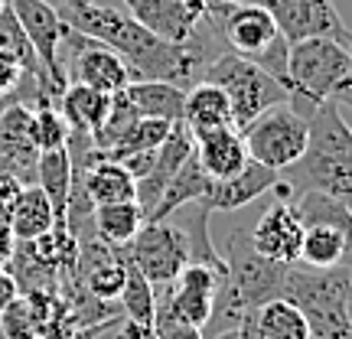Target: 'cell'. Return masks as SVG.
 I'll list each match as a JSON object with an SVG mask.
<instances>
[{
    "label": "cell",
    "instance_id": "f35d334b",
    "mask_svg": "<svg viewBox=\"0 0 352 339\" xmlns=\"http://www.w3.org/2000/svg\"><path fill=\"white\" fill-rule=\"evenodd\" d=\"M88 339H121V316L98 323V327L91 329V336H88Z\"/></svg>",
    "mask_w": 352,
    "mask_h": 339
},
{
    "label": "cell",
    "instance_id": "7c38bea8",
    "mask_svg": "<svg viewBox=\"0 0 352 339\" xmlns=\"http://www.w3.org/2000/svg\"><path fill=\"white\" fill-rule=\"evenodd\" d=\"M10 10L16 13V20L23 26L26 39L33 43V52L39 59V69L56 82V85H69L59 63V50H63L65 36V20L59 17L56 7H50L46 0H10Z\"/></svg>",
    "mask_w": 352,
    "mask_h": 339
},
{
    "label": "cell",
    "instance_id": "8992f818",
    "mask_svg": "<svg viewBox=\"0 0 352 339\" xmlns=\"http://www.w3.org/2000/svg\"><path fill=\"white\" fill-rule=\"evenodd\" d=\"M349 65H352V56L340 39L314 36V39L290 43V52H287L290 105L297 111L307 108V114H310L316 105L333 101L336 88L342 85V78L349 76Z\"/></svg>",
    "mask_w": 352,
    "mask_h": 339
},
{
    "label": "cell",
    "instance_id": "30bf717a",
    "mask_svg": "<svg viewBox=\"0 0 352 339\" xmlns=\"http://www.w3.org/2000/svg\"><path fill=\"white\" fill-rule=\"evenodd\" d=\"M124 254L153 287H164V284H173L179 271L189 264V241L183 228L170 219L144 222L134 241L124 245Z\"/></svg>",
    "mask_w": 352,
    "mask_h": 339
},
{
    "label": "cell",
    "instance_id": "7a4b0ae2",
    "mask_svg": "<svg viewBox=\"0 0 352 339\" xmlns=\"http://www.w3.org/2000/svg\"><path fill=\"white\" fill-rule=\"evenodd\" d=\"M222 264H226V271H222V281H219V290H215L212 316H209V327L215 333L239 327L261 303L280 297L284 274L290 267V264H277L271 258H264L261 252H254L248 232H235L228 239Z\"/></svg>",
    "mask_w": 352,
    "mask_h": 339
},
{
    "label": "cell",
    "instance_id": "5bb4252c",
    "mask_svg": "<svg viewBox=\"0 0 352 339\" xmlns=\"http://www.w3.org/2000/svg\"><path fill=\"white\" fill-rule=\"evenodd\" d=\"M189 153H192V134H189V127L183 121H173L166 140L157 147L153 166L140 179H134V202H138L140 212H144V222H147V215L153 212V206L160 202L164 189L170 186V179L176 176V170L183 166V160H186Z\"/></svg>",
    "mask_w": 352,
    "mask_h": 339
},
{
    "label": "cell",
    "instance_id": "e575fe53",
    "mask_svg": "<svg viewBox=\"0 0 352 339\" xmlns=\"http://www.w3.org/2000/svg\"><path fill=\"white\" fill-rule=\"evenodd\" d=\"M20 294H23V290L16 284V277L10 274V267H0V314H3Z\"/></svg>",
    "mask_w": 352,
    "mask_h": 339
},
{
    "label": "cell",
    "instance_id": "cb8c5ba5",
    "mask_svg": "<svg viewBox=\"0 0 352 339\" xmlns=\"http://www.w3.org/2000/svg\"><path fill=\"white\" fill-rule=\"evenodd\" d=\"M36 186L50 196L52 209H56V228H65V209H69V193H72V157L65 147L39 153Z\"/></svg>",
    "mask_w": 352,
    "mask_h": 339
},
{
    "label": "cell",
    "instance_id": "d6a6232c",
    "mask_svg": "<svg viewBox=\"0 0 352 339\" xmlns=\"http://www.w3.org/2000/svg\"><path fill=\"white\" fill-rule=\"evenodd\" d=\"M157 339H206L199 327H189L183 320H157Z\"/></svg>",
    "mask_w": 352,
    "mask_h": 339
},
{
    "label": "cell",
    "instance_id": "9c48e42d",
    "mask_svg": "<svg viewBox=\"0 0 352 339\" xmlns=\"http://www.w3.org/2000/svg\"><path fill=\"white\" fill-rule=\"evenodd\" d=\"M59 63H63L65 82H82V85H91L98 91H108V95H118L134 82L131 65L118 52L76 33L72 26H65Z\"/></svg>",
    "mask_w": 352,
    "mask_h": 339
},
{
    "label": "cell",
    "instance_id": "d590c367",
    "mask_svg": "<svg viewBox=\"0 0 352 339\" xmlns=\"http://www.w3.org/2000/svg\"><path fill=\"white\" fill-rule=\"evenodd\" d=\"M121 339H157L153 323H140V320H121Z\"/></svg>",
    "mask_w": 352,
    "mask_h": 339
},
{
    "label": "cell",
    "instance_id": "d4e9b609",
    "mask_svg": "<svg viewBox=\"0 0 352 339\" xmlns=\"http://www.w3.org/2000/svg\"><path fill=\"white\" fill-rule=\"evenodd\" d=\"M144 226V212L134 199L127 202H108V206H95L91 212V232L98 235L104 245L124 248L134 241V235Z\"/></svg>",
    "mask_w": 352,
    "mask_h": 339
},
{
    "label": "cell",
    "instance_id": "44dd1931",
    "mask_svg": "<svg viewBox=\"0 0 352 339\" xmlns=\"http://www.w3.org/2000/svg\"><path fill=\"white\" fill-rule=\"evenodd\" d=\"M56 228V209H52L50 196L33 183V186H23L20 196H16V206L10 212V235L13 241H33L43 239Z\"/></svg>",
    "mask_w": 352,
    "mask_h": 339
},
{
    "label": "cell",
    "instance_id": "3957f363",
    "mask_svg": "<svg viewBox=\"0 0 352 339\" xmlns=\"http://www.w3.org/2000/svg\"><path fill=\"white\" fill-rule=\"evenodd\" d=\"M209 20L235 56L261 65L267 76H274L287 88L290 43L277 30V20L261 0H215L209 3Z\"/></svg>",
    "mask_w": 352,
    "mask_h": 339
},
{
    "label": "cell",
    "instance_id": "484cf974",
    "mask_svg": "<svg viewBox=\"0 0 352 339\" xmlns=\"http://www.w3.org/2000/svg\"><path fill=\"white\" fill-rule=\"evenodd\" d=\"M254 339H314L303 314L284 297L261 303L252 316Z\"/></svg>",
    "mask_w": 352,
    "mask_h": 339
},
{
    "label": "cell",
    "instance_id": "ba28073f",
    "mask_svg": "<svg viewBox=\"0 0 352 339\" xmlns=\"http://www.w3.org/2000/svg\"><path fill=\"white\" fill-rule=\"evenodd\" d=\"M241 138L248 147V157L254 164L267 166V170H287L290 164H297L307 151L310 140V124L307 114L297 111L294 105H274L264 114H258L252 124L241 127Z\"/></svg>",
    "mask_w": 352,
    "mask_h": 339
},
{
    "label": "cell",
    "instance_id": "d6986e66",
    "mask_svg": "<svg viewBox=\"0 0 352 339\" xmlns=\"http://www.w3.org/2000/svg\"><path fill=\"white\" fill-rule=\"evenodd\" d=\"M183 124L189 127V134H202V131H212V127L235 124L226 91L212 85V82H206V78L189 85L186 98H183Z\"/></svg>",
    "mask_w": 352,
    "mask_h": 339
},
{
    "label": "cell",
    "instance_id": "ac0fdd59",
    "mask_svg": "<svg viewBox=\"0 0 352 339\" xmlns=\"http://www.w3.org/2000/svg\"><path fill=\"white\" fill-rule=\"evenodd\" d=\"M72 183L82 186L91 206H108V202H127L134 199V176L127 173L118 160H95L82 173L72 176Z\"/></svg>",
    "mask_w": 352,
    "mask_h": 339
},
{
    "label": "cell",
    "instance_id": "6da1fadb",
    "mask_svg": "<svg viewBox=\"0 0 352 339\" xmlns=\"http://www.w3.org/2000/svg\"><path fill=\"white\" fill-rule=\"evenodd\" d=\"M310 140L297 164L277 173L271 193L284 202L300 193H327L333 199L346 202L352 209V127L342 118L336 101H323L307 114Z\"/></svg>",
    "mask_w": 352,
    "mask_h": 339
},
{
    "label": "cell",
    "instance_id": "2e32d148",
    "mask_svg": "<svg viewBox=\"0 0 352 339\" xmlns=\"http://www.w3.org/2000/svg\"><path fill=\"white\" fill-rule=\"evenodd\" d=\"M124 7L140 26H147L151 33L170 43H186L209 17L192 10L186 0H124Z\"/></svg>",
    "mask_w": 352,
    "mask_h": 339
},
{
    "label": "cell",
    "instance_id": "83f0119b",
    "mask_svg": "<svg viewBox=\"0 0 352 339\" xmlns=\"http://www.w3.org/2000/svg\"><path fill=\"white\" fill-rule=\"evenodd\" d=\"M0 56L10 59L13 65H20L23 72H43L36 52H33V43L26 39L16 13L10 10V0H7V7L0 10Z\"/></svg>",
    "mask_w": 352,
    "mask_h": 339
},
{
    "label": "cell",
    "instance_id": "f1b7e54d",
    "mask_svg": "<svg viewBox=\"0 0 352 339\" xmlns=\"http://www.w3.org/2000/svg\"><path fill=\"white\" fill-rule=\"evenodd\" d=\"M121 310L127 320H140V323H153V284L140 274L134 264L127 261V274H124V287L118 294Z\"/></svg>",
    "mask_w": 352,
    "mask_h": 339
},
{
    "label": "cell",
    "instance_id": "5b68a950",
    "mask_svg": "<svg viewBox=\"0 0 352 339\" xmlns=\"http://www.w3.org/2000/svg\"><path fill=\"white\" fill-rule=\"evenodd\" d=\"M294 209L303 222L300 261L307 267L352 271V209L327 193H300Z\"/></svg>",
    "mask_w": 352,
    "mask_h": 339
},
{
    "label": "cell",
    "instance_id": "f6af8a7d",
    "mask_svg": "<svg viewBox=\"0 0 352 339\" xmlns=\"http://www.w3.org/2000/svg\"><path fill=\"white\" fill-rule=\"evenodd\" d=\"M209 3H215V0H209Z\"/></svg>",
    "mask_w": 352,
    "mask_h": 339
},
{
    "label": "cell",
    "instance_id": "836d02e7",
    "mask_svg": "<svg viewBox=\"0 0 352 339\" xmlns=\"http://www.w3.org/2000/svg\"><path fill=\"white\" fill-rule=\"evenodd\" d=\"M153 157H157V151H138V153H127V157H121L118 164L124 166V170L134 176V179H140V176H144L153 166Z\"/></svg>",
    "mask_w": 352,
    "mask_h": 339
},
{
    "label": "cell",
    "instance_id": "9a60e30c",
    "mask_svg": "<svg viewBox=\"0 0 352 339\" xmlns=\"http://www.w3.org/2000/svg\"><path fill=\"white\" fill-rule=\"evenodd\" d=\"M274 183H277V170H267V166L248 160L235 176L209 179L199 206H206L209 212H235V209H245L248 202H254L258 196L271 193Z\"/></svg>",
    "mask_w": 352,
    "mask_h": 339
},
{
    "label": "cell",
    "instance_id": "b9f144b4",
    "mask_svg": "<svg viewBox=\"0 0 352 339\" xmlns=\"http://www.w3.org/2000/svg\"><path fill=\"white\" fill-rule=\"evenodd\" d=\"M192 10H199V13H209V0H186Z\"/></svg>",
    "mask_w": 352,
    "mask_h": 339
},
{
    "label": "cell",
    "instance_id": "4dcf8cb0",
    "mask_svg": "<svg viewBox=\"0 0 352 339\" xmlns=\"http://www.w3.org/2000/svg\"><path fill=\"white\" fill-rule=\"evenodd\" d=\"M0 336L3 339H36V320H33V307H30V297H26V294H20V297L0 314Z\"/></svg>",
    "mask_w": 352,
    "mask_h": 339
},
{
    "label": "cell",
    "instance_id": "603a6c76",
    "mask_svg": "<svg viewBox=\"0 0 352 339\" xmlns=\"http://www.w3.org/2000/svg\"><path fill=\"white\" fill-rule=\"evenodd\" d=\"M124 98L140 118H164V121H183V98L186 88L170 82H131Z\"/></svg>",
    "mask_w": 352,
    "mask_h": 339
},
{
    "label": "cell",
    "instance_id": "8fae6325",
    "mask_svg": "<svg viewBox=\"0 0 352 339\" xmlns=\"http://www.w3.org/2000/svg\"><path fill=\"white\" fill-rule=\"evenodd\" d=\"M277 20V30L284 33L287 43H300V39L329 36L340 39L349 50L352 30L342 23L340 10L333 0H261Z\"/></svg>",
    "mask_w": 352,
    "mask_h": 339
},
{
    "label": "cell",
    "instance_id": "ab89813d",
    "mask_svg": "<svg viewBox=\"0 0 352 339\" xmlns=\"http://www.w3.org/2000/svg\"><path fill=\"white\" fill-rule=\"evenodd\" d=\"M13 235H10V228L7 226H0V267H7L10 264V254H13Z\"/></svg>",
    "mask_w": 352,
    "mask_h": 339
},
{
    "label": "cell",
    "instance_id": "1f68e13d",
    "mask_svg": "<svg viewBox=\"0 0 352 339\" xmlns=\"http://www.w3.org/2000/svg\"><path fill=\"white\" fill-rule=\"evenodd\" d=\"M23 183L13 179V176H0V226L10 228V212L16 206V196H20Z\"/></svg>",
    "mask_w": 352,
    "mask_h": 339
},
{
    "label": "cell",
    "instance_id": "7bdbcfd3",
    "mask_svg": "<svg viewBox=\"0 0 352 339\" xmlns=\"http://www.w3.org/2000/svg\"><path fill=\"white\" fill-rule=\"evenodd\" d=\"M91 329H95V327H82V329H76L69 339H88V336H91Z\"/></svg>",
    "mask_w": 352,
    "mask_h": 339
},
{
    "label": "cell",
    "instance_id": "ffe728a7",
    "mask_svg": "<svg viewBox=\"0 0 352 339\" xmlns=\"http://www.w3.org/2000/svg\"><path fill=\"white\" fill-rule=\"evenodd\" d=\"M59 111H63L69 131L95 134L111 111V95L91 85H82V82H69L63 98H59Z\"/></svg>",
    "mask_w": 352,
    "mask_h": 339
},
{
    "label": "cell",
    "instance_id": "60d3db41",
    "mask_svg": "<svg viewBox=\"0 0 352 339\" xmlns=\"http://www.w3.org/2000/svg\"><path fill=\"white\" fill-rule=\"evenodd\" d=\"M46 3H50V7H56V10H59V17L65 20V13H69V10H76V7L82 3V0H46Z\"/></svg>",
    "mask_w": 352,
    "mask_h": 339
},
{
    "label": "cell",
    "instance_id": "8d00e7d4",
    "mask_svg": "<svg viewBox=\"0 0 352 339\" xmlns=\"http://www.w3.org/2000/svg\"><path fill=\"white\" fill-rule=\"evenodd\" d=\"M252 316H254V314H252ZM252 316H248L245 323H239V327H228V329H219V333H212V339H254Z\"/></svg>",
    "mask_w": 352,
    "mask_h": 339
},
{
    "label": "cell",
    "instance_id": "bcb514c9",
    "mask_svg": "<svg viewBox=\"0 0 352 339\" xmlns=\"http://www.w3.org/2000/svg\"><path fill=\"white\" fill-rule=\"evenodd\" d=\"M0 339H3V336H0Z\"/></svg>",
    "mask_w": 352,
    "mask_h": 339
},
{
    "label": "cell",
    "instance_id": "4fadbf2b",
    "mask_svg": "<svg viewBox=\"0 0 352 339\" xmlns=\"http://www.w3.org/2000/svg\"><path fill=\"white\" fill-rule=\"evenodd\" d=\"M254 252L271 258L277 264H300V245H303V222L294 202H274L271 209H264L261 219L248 232Z\"/></svg>",
    "mask_w": 352,
    "mask_h": 339
},
{
    "label": "cell",
    "instance_id": "52a82bcc",
    "mask_svg": "<svg viewBox=\"0 0 352 339\" xmlns=\"http://www.w3.org/2000/svg\"><path fill=\"white\" fill-rule=\"evenodd\" d=\"M206 82H212L226 91L228 105H232V121L235 127H245L252 124L258 114H264L267 108L274 105H287L290 101V91L274 76H267L261 65L248 63L235 56L232 50L219 52L209 69H206Z\"/></svg>",
    "mask_w": 352,
    "mask_h": 339
},
{
    "label": "cell",
    "instance_id": "74e56055",
    "mask_svg": "<svg viewBox=\"0 0 352 339\" xmlns=\"http://www.w3.org/2000/svg\"><path fill=\"white\" fill-rule=\"evenodd\" d=\"M349 56H352V43H349ZM333 101H336V108H346V111H352V65H349V76L342 78V85L336 88Z\"/></svg>",
    "mask_w": 352,
    "mask_h": 339
},
{
    "label": "cell",
    "instance_id": "277c9868",
    "mask_svg": "<svg viewBox=\"0 0 352 339\" xmlns=\"http://www.w3.org/2000/svg\"><path fill=\"white\" fill-rule=\"evenodd\" d=\"M349 277L346 267H307L290 264L284 274L280 297L303 314L314 339H352L349 316Z\"/></svg>",
    "mask_w": 352,
    "mask_h": 339
},
{
    "label": "cell",
    "instance_id": "7402d4cb",
    "mask_svg": "<svg viewBox=\"0 0 352 339\" xmlns=\"http://www.w3.org/2000/svg\"><path fill=\"white\" fill-rule=\"evenodd\" d=\"M206 186H209V173L202 170V164L196 160V151H192L186 160H183V166L176 170V176L170 179V186L164 189V196L153 206V212L147 215V222H164L166 215H173L179 206L199 202Z\"/></svg>",
    "mask_w": 352,
    "mask_h": 339
},
{
    "label": "cell",
    "instance_id": "ee69618b",
    "mask_svg": "<svg viewBox=\"0 0 352 339\" xmlns=\"http://www.w3.org/2000/svg\"><path fill=\"white\" fill-rule=\"evenodd\" d=\"M3 7H7V0H0V10H3Z\"/></svg>",
    "mask_w": 352,
    "mask_h": 339
},
{
    "label": "cell",
    "instance_id": "f546056e",
    "mask_svg": "<svg viewBox=\"0 0 352 339\" xmlns=\"http://www.w3.org/2000/svg\"><path fill=\"white\" fill-rule=\"evenodd\" d=\"M30 140H33V147H36L39 153L65 147V140H69V124H65L63 111H59V108H52V105L33 108V121H30Z\"/></svg>",
    "mask_w": 352,
    "mask_h": 339
},
{
    "label": "cell",
    "instance_id": "e0dca14e",
    "mask_svg": "<svg viewBox=\"0 0 352 339\" xmlns=\"http://www.w3.org/2000/svg\"><path fill=\"white\" fill-rule=\"evenodd\" d=\"M192 151H196V160L202 164V170L209 173V179L235 176L241 166L252 160L248 147H245V138H241V127L235 124L192 134Z\"/></svg>",
    "mask_w": 352,
    "mask_h": 339
},
{
    "label": "cell",
    "instance_id": "4316f807",
    "mask_svg": "<svg viewBox=\"0 0 352 339\" xmlns=\"http://www.w3.org/2000/svg\"><path fill=\"white\" fill-rule=\"evenodd\" d=\"M170 127H173V121H164V118H138V121L118 138V144H114L104 157H108V160H121V157H127V153L157 151V147L166 140Z\"/></svg>",
    "mask_w": 352,
    "mask_h": 339
}]
</instances>
